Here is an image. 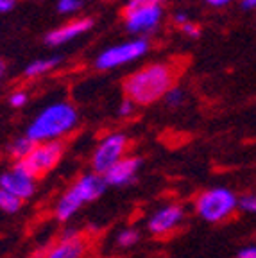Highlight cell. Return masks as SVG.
Instances as JSON below:
<instances>
[{"instance_id": "obj_1", "label": "cell", "mask_w": 256, "mask_h": 258, "mask_svg": "<svg viewBox=\"0 0 256 258\" xmlns=\"http://www.w3.org/2000/svg\"><path fill=\"white\" fill-rule=\"evenodd\" d=\"M176 72L172 64L152 63L136 70L124 81V93L136 106H149L161 101L174 86Z\"/></svg>"}, {"instance_id": "obj_2", "label": "cell", "mask_w": 256, "mask_h": 258, "mask_svg": "<svg viewBox=\"0 0 256 258\" xmlns=\"http://www.w3.org/2000/svg\"><path fill=\"white\" fill-rule=\"evenodd\" d=\"M79 122V113L76 106L67 101H57L52 104L45 106L36 117L29 124L25 137L34 144L43 142H57L74 131Z\"/></svg>"}, {"instance_id": "obj_3", "label": "cell", "mask_w": 256, "mask_h": 258, "mask_svg": "<svg viewBox=\"0 0 256 258\" xmlns=\"http://www.w3.org/2000/svg\"><path fill=\"white\" fill-rule=\"evenodd\" d=\"M106 190H108V183H106L104 176L95 172L83 174L57 199L56 206H54V217L59 222H68L84 205H90L102 198Z\"/></svg>"}, {"instance_id": "obj_4", "label": "cell", "mask_w": 256, "mask_h": 258, "mask_svg": "<svg viewBox=\"0 0 256 258\" xmlns=\"http://www.w3.org/2000/svg\"><path fill=\"white\" fill-rule=\"evenodd\" d=\"M194 208L204 222L219 224L238 210V196L226 186H213L197 196Z\"/></svg>"}, {"instance_id": "obj_5", "label": "cell", "mask_w": 256, "mask_h": 258, "mask_svg": "<svg viewBox=\"0 0 256 258\" xmlns=\"http://www.w3.org/2000/svg\"><path fill=\"white\" fill-rule=\"evenodd\" d=\"M65 154V145L57 142H43V144H36L32 147L27 158L22 161H16V165H20L25 172L31 174L34 179L47 176L48 172H52L59 161L63 160Z\"/></svg>"}, {"instance_id": "obj_6", "label": "cell", "mask_w": 256, "mask_h": 258, "mask_svg": "<svg viewBox=\"0 0 256 258\" xmlns=\"http://www.w3.org/2000/svg\"><path fill=\"white\" fill-rule=\"evenodd\" d=\"M149 48H151V45H149L147 38H135V40L122 41L118 45H111L95 57V69L113 70L124 67V64L133 63V61L145 56L149 52Z\"/></svg>"}, {"instance_id": "obj_7", "label": "cell", "mask_w": 256, "mask_h": 258, "mask_svg": "<svg viewBox=\"0 0 256 258\" xmlns=\"http://www.w3.org/2000/svg\"><path fill=\"white\" fill-rule=\"evenodd\" d=\"M163 20V8L158 2L151 4H127L124 13V25L127 32L144 38L160 27Z\"/></svg>"}, {"instance_id": "obj_8", "label": "cell", "mask_w": 256, "mask_h": 258, "mask_svg": "<svg viewBox=\"0 0 256 258\" xmlns=\"http://www.w3.org/2000/svg\"><path fill=\"white\" fill-rule=\"evenodd\" d=\"M129 138L124 133H109L97 144L92 153V172L104 176L115 163L122 160L127 153Z\"/></svg>"}, {"instance_id": "obj_9", "label": "cell", "mask_w": 256, "mask_h": 258, "mask_svg": "<svg viewBox=\"0 0 256 258\" xmlns=\"http://www.w3.org/2000/svg\"><path fill=\"white\" fill-rule=\"evenodd\" d=\"M184 221V208L177 203H168V205L160 206L151 214L147 219V231L156 237L172 233Z\"/></svg>"}, {"instance_id": "obj_10", "label": "cell", "mask_w": 256, "mask_h": 258, "mask_svg": "<svg viewBox=\"0 0 256 258\" xmlns=\"http://www.w3.org/2000/svg\"><path fill=\"white\" fill-rule=\"evenodd\" d=\"M0 188L11 192L22 201H27L36 194V179L20 165L13 163L11 169L0 174Z\"/></svg>"}, {"instance_id": "obj_11", "label": "cell", "mask_w": 256, "mask_h": 258, "mask_svg": "<svg viewBox=\"0 0 256 258\" xmlns=\"http://www.w3.org/2000/svg\"><path fill=\"white\" fill-rule=\"evenodd\" d=\"M93 27V18H76V20H70L67 24H63L61 27L52 29L50 32L45 34V43L48 47H59V45L70 43L76 38L83 36L84 32H88Z\"/></svg>"}, {"instance_id": "obj_12", "label": "cell", "mask_w": 256, "mask_h": 258, "mask_svg": "<svg viewBox=\"0 0 256 258\" xmlns=\"http://www.w3.org/2000/svg\"><path fill=\"white\" fill-rule=\"evenodd\" d=\"M84 251H86V240L81 237L79 231L67 230L52 247H48L38 258H81Z\"/></svg>"}, {"instance_id": "obj_13", "label": "cell", "mask_w": 256, "mask_h": 258, "mask_svg": "<svg viewBox=\"0 0 256 258\" xmlns=\"http://www.w3.org/2000/svg\"><path fill=\"white\" fill-rule=\"evenodd\" d=\"M140 167H142V160L138 156H124L118 163H115L104 174V179L108 183V186H116V188L129 186L136 181Z\"/></svg>"}, {"instance_id": "obj_14", "label": "cell", "mask_w": 256, "mask_h": 258, "mask_svg": "<svg viewBox=\"0 0 256 258\" xmlns=\"http://www.w3.org/2000/svg\"><path fill=\"white\" fill-rule=\"evenodd\" d=\"M61 63V56H52V57H40V59H34L25 67L24 76L29 77V79H36V77H41L45 74L52 72L57 64Z\"/></svg>"}, {"instance_id": "obj_15", "label": "cell", "mask_w": 256, "mask_h": 258, "mask_svg": "<svg viewBox=\"0 0 256 258\" xmlns=\"http://www.w3.org/2000/svg\"><path fill=\"white\" fill-rule=\"evenodd\" d=\"M34 145H36V144H34L32 140H29V138L24 135V137L16 138L15 142H11V145L8 147V153L16 163V161H22L24 158H27Z\"/></svg>"}, {"instance_id": "obj_16", "label": "cell", "mask_w": 256, "mask_h": 258, "mask_svg": "<svg viewBox=\"0 0 256 258\" xmlns=\"http://www.w3.org/2000/svg\"><path fill=\"white\" fill-rule=\"evenodd\" d=\"M22 206H24V201H22V199L13 196V194L8 192V190L0 188V212L13 215V214H18V212L22 210Z\"/></svg>"}, {"instance_id": "obj_17", "label": "cell", "mask_w": 256, "mask_h": 258, "mask_svg": "<svg viewBox=\"0 0 256 258\" xmlns=\"http://www.w3.org/2000/svg\"><path fill=\"white\" fill-rule=\"evenodd\" d=\"M140 242V231L136 228H124L116 233L115 237V244L120 249H129V247H135L136 244Z\"/></svg>"}, {"instance_id": "obj_18", "label": "cell", "mask_w": 256, "mask_h": 258, "mask_svg": "<svg viewBox=\"0 0 256 258\" xmlns=\"http://www.w3.org/2000/svg\"><path fill=\"white\" fill-rule=\"evenodd\" d=\"M165 104H167V108H181V106L184 104V101H186V93H184L183 88H179V86H172V88L168 90L167 95L163 97Z\"/></svg>"}, {"instance_id": "obj_19", "label": "cell", "mask_w": 256, "mask_h": 258, "mask_svg": "<svg viewBox=\"0 0 256 258\" xmlns=\"http://www.w3.org/2000/svg\"><path fill=\"white\" fill-rule=\"evenodd\" d=\"M83 6V0H57L56 9L61 15H74L77 13Z\"/></svg>"}, {"instance_id": "obj_20", "label": "cell", "mask_w": 256, "mask_h": 258, "mask_svg": "<svg viewBox=\"0 0 256 258\" xmlns=\"http://www.w3.org/2000/svg\"><path fill=\"white\" fill-rule=\"evenodd\" d=\"M238 208L245 214H256V194H244L238 198Z\"/></svg>"}, {"instance_id": "obj_21", "label": "cell", "mask_w": 256, "mask_h": 258, "mask_svg": "<svg viewBox=\"0 0 256 258\" xmlns=\"http://www.w3.org/2000/svg\"><path fill=\"white\" fill-rule=\"evenodd\" d=\"M27 101H29V95L24 90H16V92H13L11 95H9V104L15 109L24 108V106L27 104Z\"/></svg>"}, {"instance_id": "obj_22", "label": "cell", "mask_w": 256, "mask_h": 258, "mask_svg": "<svg viewBox=\"0 0 256 258\" xmlns=\"http://www.w3.org/2000/svg\"><path fill=\"white\" fill-rule=\"evenodd\" d=\"M181 31L184 32V34H186V36L188 38H194V40H196V38H199L201 34H203V31H201V25H197L196 22H186V24L184 25H181Z\"/></svg>"}, {"instance_id": "obj_23", "label": "cell", "mask_w": 256, "mask_h": 258, "mask_svg": "<svg viewBox=\"0 0 256 258\" xmlns=\"http://www.w3.org/2000/svg\"><path fill=\"white\" fill-rule=\"evenodd\" d=\"M135 108H136V104L131 101V99H127L125 97L124 101L118 104V109H116V113L120 115V117H129V115H133L135 113Z\"/></svg>"}, {"instance_id": "obj_24", "label": "cell", "mask_w": 256, "mask_h": 258, "mask_svg": "<svg viewBox=\"0 0 256 258\" xmlns=\"http://www.w3.org/2000/svg\"><path fill=\"white\" fill-rule=\"evenodd\" d=\"M236 258H256V246L242 247V249L236 253Z\"/></svg>"}, {"instance_id": "obj_25", "label": "cell", "mask_w": 256, "mask_h": 258, "mask_svg": "<svg viewBox=\"0 0 256 258\" xmlns=\"http://www.w3.org/2000/svg\"><path fill=\"white\" fill-rule=\"evenodd\" d=\"M16 6V0H0V15L9 13Z\"/></svg>"}, {"instance_id": "obj_26", "label": "cell", "mask_w": 256, "mask_h": 258, "mask_svg": "<svg viewBox=\"0 0 256 258\" xmlns=\"http://www.w3.org/2000/svg\"><path fill=\"white\" fill-rule=\"evenodd\" d=\"M186 22H190V18H188V15L186 13H183V11H177L176 15H174V24L176 25H184Z\"/></svg>"}, {"instance_id": "obj_27", "label": "cell", "mask_w": 256, "mask_h": 258, "mask_svg": "<svg viewBox=\"0 0 256 258\" xmlns=\"http://www.w3.org/2000/svg\"><path fill=\"white\" fill-rule=\"evenodd\" d=\"M208 6H212V8H217V9H220V8H226V6H229L233 2V0H204Z\"/></svg>"}, {"instance_id": "obj_28", "label": "cell", "mask_w": 256, "mask_h": 258, "mask_svg": "<svg viewBox=\"0 0 256 258\" xmlns=\"http://www.w3.org/2000/svg\"><path fill=\"white\" fill-rule=\"evenodd\" d=\"M240 8L245 9V11L256 9V0H240Z\"/></svg>"}, {"instance_id": "obj_29", "label": "cell", "mask_w": 256, "mask_h": 258, "mask_svg": "<svg viewBox=\"0 0 256 258\" xmlns=\"http://www.w3.org/2000/svg\"><path fill=\"white\" fill-rule=\"evenodd\" d=\"M151 2H158L160 4V0H127V4H151Z\"/></svg>"}, {"instance_id": "obj_30", "label": "cell", "mask_w": 256, "mask_h": 258, "mask_svg": "<svg viewBox=\"0 0 256 258\" xmlns=\"http://www.w3.org/2000/svg\"><path fill=\"white\" fill-rule=\"evenodd\" d=\"M4 74H6V63L2 59H0V79L4 77Z\"/></svg>"}, {"instance_id": "obj_31", "label": "cell", "mask_w": 256, "mask_h": 258, "mask_svg": "<svg viewBox=\"0 0 256 258\" xmlns=\"http://www.w3.org/2000/svg\"><path fill=\"white\" fill-rule=\"evenodd\" d=\"M161 2H165V0H160V4H161Z\"/></svg>"}]
</instances>
